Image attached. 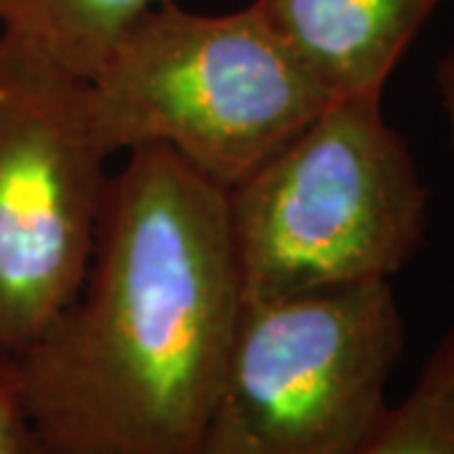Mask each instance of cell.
Returning a JSON list of instances; mask_svg holds the SVG:
<instances>
[{
	"label": "cell",
	"mask_w": 454,
	"mask_h": 454,
	"mask_svg": "<svg viewBox=\"0 0 454 454\" xmlns=\"http://www.w3.org/2000/svg\"><path fill=\"white\" fill-rule=\"evenodd\" d=\"M112 157L162 146L230 190L331 104L253 5L205 16L160 3L86 79Z\"/></svg>",
	"instance_id": "3957f363"
},
{
	"label": "cell",
	"mask_w": 454,
	"mask_h": 454,
	"mask_svg": "<svg viewBox=\"0 0 454 454\" xmlns=\"http://www.w3.org/2000/svg\"><path fill=\"white\" fill-rule=\"evenodd\" d=\"M106 179L76 298L16 356L46 450L192 454L243 310L225 190L162 146Z\"/></svg>",
	"instance_id": "6da1fadb"
},
{
	"label": "cell",
	"mask_w": 454,
	"mask_h": 454,
	"mask_svg": "<svg viewBox=\"0 0 454 454\" xmlns=\"http://www.w3.org/2000/svg\"><path fill=\"white\" fill-rule=\"evenodd\" d=\"M0 454H41L18 396L13 364L0 358Z\"/></svg>",
	"instance_id": "9c48e42d"
},
{
	"label": "cell",
	"mask_w": 454,
	"mask_h": 454,
	"mask_svg": "<svg viewBox=\"0 0 454 454\" xmlns=\"http://www.w3.org/2000/svg\"><path fill=\"white\" fill-rule=\"evenodd\" d=\"M361 454H454V328L427 356L411 391L387 409Z\"/></svg>",
	"instance_id": "ba28073f"
},
{
	"label": "cell",
	"mask_w": 454,
	"mask_h": 454,
	"mask_svg": "<svg viewBox=\"0 0 454 454\" xmlns=\"http://www.w3.org/2000/svg\"><path fill=\"white\" fill-rule=\"evenodd\" d=\"M434 83H437L439 104H442V112L447 116V127H450V137H452L454 145V51H450L437 64Z\"/></svg>",
	"instance_id": "30bf717a"
},
{
	"label": "cell",
	"mask_w": 454,
	"mask_h": 454,
	"mask_svg": "<svg viewBox=\"0 0 454 454\" xmlns=\"http://www.w3.org/2000/svg\"><path fill=\"white\" fill-rule=\"evenodd\" d=\"M109 154L86 79L0 31V358L13 361L82 288Z\"/></svg>",
	"instance_id": "5b68a950"
},
{
	"label": "cell",
	"mask_w": 454,
	"mask_h": 454,
	"mask_svg": "<svg viewBox=\"0 0 454 454\" xmlns=\"http://www.w3.org/2000/svg\"><path fill=\"white\" fill-rule=\"evenodd\" d=\"M442 0H255L253 8L331 101L381 97Z\"/></svg>",
	"instance_id": "8992f818"
},
{
	"label": "cell",
	"mask_w": 454,
	"mask_h": 454,
	"mask_svg": "<svg viewBox=\"0 0 454 454\" xmlns=\"http://www.w3.org/2000/svg\"><path fill=\"white\" fill-rule=\"evenodd\" d=\"M41 454H98V452H83V450H46V447H41Z\"/></svg>",
	"instance_id": "8fae6325"
},
{
	"label": "cell",
	"mask_w": 454,
	"mask_h": 454,
	"mask_svg": "<svg viewBox=\"0 0 454 454\" xmlns=\"http://www.w3.org/2000/svg\"><path fill=\"white\" fill-rule=\"evenodd\" d=\"M427 205L381 97L331 101L225 190L243 303L391 280L422 247Z\"/></svg>",
	"instance_id": "7a4b0ae2"
},
{
	"label": "cell",
	"mask_w": 454,
	"mask_h": 454,
	"mask_svg": "<svg viewBox=\"0 0 454 454\" xmlns=\"http://www.w3.org/2000/svg\"><path fill=\"white\" fill-rule=\"evenodd\" d=\"M402 348L391 280L247 301L192 454H361Z\"/></svg>",
	"instance_id": "277c9868"
},
{
	"label": "cell",
	"mask_w": 454,
	"mask_h": 454,
	"mask_svg": "<svg viewBox=\"0 0 454 454\" xmlns=\"http://www.w3.org/2000/svg\"><path fill=\"white\" fill-rule=\"evenodd\" d=\"M167 0H0V31L89 79L116 38Z\"/></svg>",
	"instance_id": "52a82bcc"
}]
</instances>
